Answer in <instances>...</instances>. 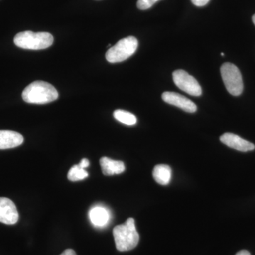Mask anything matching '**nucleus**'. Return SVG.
Returning a JSON list of instances; mask_svg holds the SVG:
<instances>
[{"label": "nucleus", "instance_id": "nucleus-14", "mask_svg": "<svg viewBox=\"0 0 255 255\" xmlns=\"http://www.w3.org/2000/svg\"><path fill=\"white\" fill-rule=\"evenodd\" d=\"M114 117L119 122L126 125L132 126L137 123L136 117L127 111L122 110L114 111Z\"/></svg>", "mask_w": 255, "mask_h": 255}, {"label": "nucleus", "instance_id": "nucleus-9", "mask_svg": "<svg viewBox=\"0 0 255 255\" xmlns=\"http://www.w3.org/2000/svg\"><path fill=\"white\" fill-rule=\"evenodd\" d=\"M220 140L228 147L241 152H248L255 150V148L254 144L247 141L237 135L229 132L221 135L220 137Z\"/></svg>", "mask_w": 255, "mask_h": 255}, {"label": "nucleus", "instance_id": "nucleus-16", "mask_svg": "<svg viewBox=\"0 0 255 255\" xmlns=\"http://www.w3.org/2000/svg\"><path fill=\"white\" fill-rule=\"evenodd\" d=\"M159 0H138L137 6L139 9L146 10L150 9Z\"/></svg>", "mask_w": 255, "mask_h": 255}, {"label": "nucleus", "instance_id": "nucleus-7", "mask_svg": "<svg viewBox=\"0 0 255 255\" xmlns=\"http://www.w3.org/2000/svg\"><path fill=\"white\" fill-rule=\"evenodd\" d=\"M162 100L166 103L176 106L182 109L184 112L189 113H194L197 110V107L194 102L177 92H164L162 95Z\"/></svg>", "mask_w": 255, "mask_h": 255}, {"label": "nucleus", "instance_id": "nucleus-6", "mask_svg": "<svg viewBox=\"0 0 255 255\" xmlns=\"http://www.w3.org/2000/svg\"><path fill=\"white\" fill-rule=\"evenodd\" d=\"M174 84L182 91L194 97L201 95L202 89L194 77L183 70H177L172 74Z\"/></svg>", "mask_w": 255, "mask_h": 255}, {"label": "nucleus", "instance_id": "nucleus-4", "mask_svg": "<svg viewBox=\"0 0 255 255\" xmlns=\"http://www.w3.org/2000/svg\"><path fill=\"white\" fill-rule=\"evenodd\" d=\"M137 46L138 41L135 37L128 36L122 38L107 50L106 59L111 63L123 62L135 53Z\"/></svg>", "mask_w": 255, "mask_h": 255}, {"label": "nucleus", "instance_id": "nucleus-8", "mask_svg": "<svg viewBox=\"0 0 255 255\" xmlns=\"http://www.w3.org/2000/svg\"><path fill=\"white\" fill-rule=\"evenodd\" d=\"M18 213L16 206L11 199L0 197V222L6 225L17 223Z\"/></svg>", "mask_w": 255, "mask_h": 255}, {"label": "nucleus", "instance_id": "nucleus-18", "mask_svg": "<svg viewBox=\"0 0 255 255\" xmlns=\"http://www.w3.org/2000/svg\"><path fill=\"white\" fill-rule=\"evenodd\" d=\"M79 165H80V167H81L82 168H87V167H88L89 165H90V161L86 158L82 159L80 163L79 164Z\"/></svg>", "mask_w": 255, "mask_h": 255}, {"label": "nucleus", "instance_id": "nucleus-15", "mask_svg": "<svg viewBox=\"0 0 255 255\" xmlns=\"http://www.w3.org/2000/svg\"><path fill=\"white\" fill-rule=\"evenodd\" d=\"M88 175V172L85 170V169L82 168L79 164H76L69 170L68 178L69 180L72 182H77V181L86 179Z\"/></svg>", "mask_w": 255, "mask_h": 255}, {"label": "nucleus", "instance_id": "nucleus-21", "mask_svg": "<svg viewBox=\"0 0 255 255\" xmlns=\"http://www.w3.org/2000/svg\"><path fill=\"white\" fill-rule=\"evenodd\" d=\"M253 23H254V24L255 25V14L253 15Z\"/></svg>", "mask_w": 255, "mask_h": 255}, {"label": "nucleus", "instance_id": "nucleus-11", "mask_svg": "<svg viewBox=\"0 0 255 255\" xmlns=\"http://www.w3.org/2000/svg\"><path fill=\"white\" fill-rule=\"evenodd\" d=\"M100 166L102 172L107 176L120 174L125 171V164L123 162L114 160L107 157L100 159Z\"/></svg>", "mask_w": 255, "mask_h": 255}, {"label": "nucleus", "instance_id": "nucleus-2", "mask_svg": "<svg viewBox=\"0 0 255 255\" xmlns=\"http://www.w3.org/2000/svg\"><path fill=\"white\" fill-rule=\"evenodd\" d=\"M113 236L117 249L120 252L131 251L139 243L138 233L135 227V220L127 219L124 224L114 227Z\"/></svg>", "mask_w": 255, "mask_h": 255}, {"label": "nucleus", "instance_id": "nucleus-3", "mask_svg": "<svg viewBox=\"0 0 255 255\" xmlns=\"http://www.w3.org/2000/svg\"><path fill=\"white\" fill-rule=\"evenodd\" d=\"M53 41V36L48 32L35 33L30 31L20 32L14 39L16 46L28 50L46 49L52 46Z\"/></svg>", "mask_w": 255, "mask_h": 255}, {"label": "nucleus", "instance_id": "nucleus-5", "mask_svg": "<svg viewBox=\"0 0 255 255\" xmlns=\"http://www.w3.org/2000/svg\"><path fill=\"white\" fill-rule=\"evenodd\" d=\"M221 73L228 92L233 96L241 95L243 91V82L239 69L232 63H226L221 66Z\"/></svg>", "mask_w": 255, "mask_h": 255}, {"label": "nucleus", "instance_id": "nucleus-13", "mask_svg": "<svg viewBox=\"0 0 255 255\" xmlns=\"http://www.w3.org/2000/svg\"><path fill=\"white\" fill-rule=\"evenodd\" d=\"M152 176L158 184L167 185L172 178V169L167 164H158L154 168Z\"/></svg>", "mask_w": 255, "mask_h": 255}, {"label": "nucleus", "instance_id": "nucleus-20", "mask_svg": "<svg viewBox=\"0 0 255 255\" xmlns=\"http://www.w3.org/2000/svg\"><path fill=\"white\" fill-rule=\"evenodd\" d=\"M236 255H251V253H249V252L247 251H241L240 252H238L237 254Z\"/></svg>", "mask_w": 255, "mask_h": 255}, {"label": "nucleus", "instance_id": "nucleus-17", "mask_svg": "<svg viewBox=\"0 0 255 255\" xmlns=\"http://www.w3.org/2000/svg\"><path fill=\"white\" fill-rule=\"evenodd\" d=\"M196 6H204L209 2L210 0H191Z\"/></svg>", "mask_w": 255, "mask_h": 255}, {"label": "nucleus", "instance_id": "nucleus-12", "mask_svg": "<svg viewBox=\"0 0 255 255\" xmlns=\"http://www.w3.org/2000/svg\"><path fill=\"white\" fill-rule=\"evenodd\" d=\"M89 217L94 226L103 227L110 221V214L108 210L102 206H95L90 210Z\"/></svg>", "mask_w": 255, "mask_h": 255}, {"label": "nucleus", "instance_id": "nucleus-1", "mask_svg": "<svg viewBox=\"0 0 255 255\" xmlns=\"http://www.w3.org/2000/svg\"><path fill=\"white\" fill-rule=\"evenodd\" d=\"M22 98L27 103L44 105L56 100L58 98V92L48 82L35 81L24 89Z\"/></svg>", "mask_w": 255, "mask_h": 255}, {"label": "nucleus", "instance_id": "nucleus-10", "mask_svg": "<svg viewBox=\"0 0 255 255\" xmlns=\"http://www.w3.org/2000/svg\"><path fill=\"white\" fill-rule=\"evenodd\" d=\"M23 142L21 134L11 130H0V150L14 148Z\"/></svg>", "mask_w": 255, "mask_h": 255}, {"label": "nucleus", "instance_id": "nucleus-19", "mask_svg": "<svg viewBox=\"0 0 255 255\" xmlns=\"http://www.w3.org/2000/svg\"><path fill=\"white\" fill-rule=\"evenodd\" d=\"M60 255H77V254L75 251H73V250L67 249L65 250V251H64L63 253Z\"/></svg>", "mask_w": 255, "mask_h": 255}]
</instances>
